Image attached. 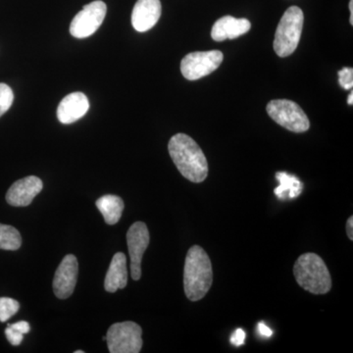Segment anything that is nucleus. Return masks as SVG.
I'll return each instance as SVG.
<instances>
[{"mask_svg": "<svg viewBox=\"0 0 353 353\" xmlns=\"http://www.w3.org/2000/svg\"><path fill=\"white\" fill-rule=\"evenodd\" d=\"M168 150L176 169L190 182L202 183L208 178V159L196 141L188 134L172 137Z\"/></svg>", "mask_w": 353, "mask_h": 353, "instance_id": "f257e3e1", "label": "nucleus"}, {"mask_svg": "<svg viewBox=\"0 0 353 353\" xmlns=\"http://www.w3.org/2000/svg\"><path fill=\"white\" fill-rule=\"evenodd\" d=\"M213 283L211 260L203 248H190L183 267V290L192 301H199L208 294Z\"/></svg>", "mask_w": 353, "mask_h": 353, "instance_id": "f03ea898", "label": "nucleus"}, {"mask_svg": "<svg viewBox=\"0 0 353 353\" xmlns=\"http://www.w3.org/2000/svg\"><path fill=\"white\" fill-rule=\"evenodd\" d=\"M297 284L313 294H325L332 289L331 274L324 260L315 253H304L294 266Z\"/></svg>", "mask_w": 353, "mask_h": 353, "instance_id": "7ed1b4c3", "label": "nucleus"}, {"mask_svg": "<svg viewBox=\"0 0 353 353\" xmlns=\"http://www.w3.org/2000/svg\"><path fill=\"white\" fill-rule=\"evenodd\" d=\"M304 16L299 7L292 6L279 23L274 41V50L280 57H288L296 51L303 29Z\"/></svg>", "mask_w": 353, "mask_h": 353, "instance_id": "20e7f679", "label": "nucleus"}, {"mask_svg": "<svg viewBox=\"0 0 353 353\" xmlns=\"http://www.w3.org/2000/svg\"><path fill=\"white\" fill-rule=\"evenodd\" d=\"M143 330L137 323H116L106 334L109 352L139 353L143 347Z\"/></svg>", "mask_w": 353, "mask_h": 353, "instance_id": "39448f33", "label": "nucleus"}, {"mask_svg": "<svg viewBox=\"0 0 353 353\" xmlns=\"http://www.w3.org/2000/svg\"><path fill=\"white\" fill-rule=\"evenodd\" d=\"M266 110L272 119L290 132H303L310 128L307 115L296 102L288 99L272 101Z\"/></svg>", "mask_w": 353, "mask_h": 353, "instance_id": "423d86ee", "label": "nucleus"}, {"mask_svg": "<svg viewBox=\"0 0 353 353\" xmlns=\"http://www.w3.org/2000/svg\"><path fill=\"white\" fill-rule=\"evenodd\" d=\"M223 59L224 55L219 50L190 53L181 62V71L187 80H199L219 68Z\"/></svg>", "mask_w": 353, "mask_h": 353, "instance_id": "0eeeda50", "label": "nucleus"}, {"mask_svg": "<svg viewBox=\"0 0 353 353\" xmlns=\"http://www.w3.org/2000/svg\"><path fill=\"white\" fill-rule=\"evenodd\" d=\"M108 7L101 0H95L83 6L70 26V32L77 39H85L99 29L106 16Z\"/></svg>", "mask_w": 353, "mask_h": 353, "instance_id": "6e6552de", "label": "nucleus"}, {"mask_svg": "<svg viewBox=\"0 0 353 353\" xmlns=\"http://www.w3.org/2000/svg\"><path fill=\"white\" fill-rule=\"evenodd\" d=\"M150 232L143 222H136L130 227L127 233V243L131 260L132 280L139 281L141 277V260L143 253L150 245Z\"/></svg>", "mask_w": 353, "mask_h": 353, "instance_id": "1a4fd4ad", "label": "nucleus"}, {"mask_svg": "<svg viewBox=\"0 0 353 353\" xmlns=\"http://www.w3.org/2000/svg\"><path fill=\"white\" fill-rule=\"evenodd\" d=\"M78 272L79 264L75 255H66L58 266L53 280V290L58 299H66L73 294Z\"/></svg>", "mask_w": 353, "mask_h": 353, "instance_id": "9d476101", "label": "nucleus"}, {"mask_svg": "<svg viewBox=\"0 0 353 353\" xmlns=\"http://www.w3.org/2000/svg\"><path fill=\"white\" fill-rule=\"evenodd\" d=\"M43 188V181L38 176H26L11 185L6 194V201L11 206L24 208L32 203Z\"/></svg>", "mask_w": 353, "mask_h": 353, "instance_id": "9b49d317", "label": "nucleus"}, {"mask_svg": "<svg viewBox=\"0 0 353 353\" xmlns=\"http://www.w3.org/2000/svg\"><path fill=\"white\" fill-rule=\"evenodd\" d=\"M161 16L160 0H138L132 13V24L134 29L145 32L152 29Z\"/></svg>", "mask_w": 353, "mask_h": 353, "instance_id": "f8f14e48", "label": "nucleus"}, {"mask_svg": "<svg viewBox=\"0 0 353 353\" xmlns=\"http://www.w3.org/2000/svg\"><path fill=\"white\" fill-rule=\"evenodd\" d=\"M90 102L87 95L77 92L65 97L57 108L58 120L62 124H72L87 114Z\"/></svg>", "mask_w": 353, "mask_h": 353, "instance_id": "ddd939ff", "label": "nucleus"}, {"mask_svg": "<svg viewBox=\"0 0 353 353\" xmlns=\"http://www.w3.org/2000/svg\"><path fill=\"white\" fill-rule=\"evenodd\" d=\"M252 24L248 19H236L232 16H224L216 21L211 31V37L215 41H224L243 36L250 30Z\"/></svg>", "mask_w": 353, "mask_h": 353, "instance_id": "4468645a", "label": "nucleus"}, {"mask_svg": "<svg viewBox=\"0 0 353 353\" xmlns=\"http://www.w3.org/2000/svg\"><path fill=\"white\" fill-rule=\"evenodd\" d=\"M128 284L127 257L124 253L118 252L111 260L108 273H106L104 288L106 292H115L124 289Z\"/></svg>", "mask_w": 353, "mask_h": 353, "instance_id": "2eb2a0df", "label": "nucleus"}, {"mask_svg": "<svg viewBox=\"0 0 353 353\" xmlns=\"http://www.w3.org/2000/svg\"><path fill=\"white\" fill-rule=\"evenodd\" d=\"M97 209L101 211L106 224L115 225L119 222L124 210V201L120 196L106 194L95 202Z\"/></svg>", "mask_w": 353, "mask_h": 353, "instance_id": "dca6fc26", "label": "nucleus"}, {"mask_svg": "<svg viewBox=\"0 0 353 353\" xmlns=\"http://www.w3.org/2000/svg\"><path fill=\"white\" fill-rule=\"evenodd\" d=\"M277 179L280 185L274 192L281 199H296L303 192V183L296 176H290L285 172H279Z\"/></svg>", "mask_w": 353, "mask_h": 353, "instance_id": "f3484780", "label": "nucleus"}, {"mask_svg": "<svg viewBox=\"0 0 353 353\" xmlns=\"http://www.w3.org/2000/svg\"><path fill=\"white\" fill-rule=\"evenodd\" d=\"M22 245V238L17 229L0 224V250H17Z\"/></svg>", "mask_w": 353, "mask_h": 353, "instance_id": "a211bd4d", "label": "nucleus"}, {"mask_svg": "<svg viewBox=\"0 0 353 353\" xmlns=\"http://www.w3.org/2000/svg\"><path fill=\"white\" fill-rule=\"evenodd\" d=\"M20 304L10 297H0V321L6 322L19 310Z\"/></svg>", "mask_w": 353, "mask_h": 353, "instance_id": "6ab92c4d", "label": "nucleus"}, {"mask_svg": "<svg viewBox=\"0 0 353 353\" xmlns=\"http://www.w3.org/2000/svg\"><path fill=\"white\" fill-rule=\"evenodd\" d=\"M14 94L6 83H0V117L12 106Z\"/></svg>", "mask_w": 353, "mask_h": 353, "instance_id": "aec40b11", "label": "nucleus"}, {"mask_svg": "<svg viewBox=\"0 0 353 353\" xmlns=\"http://www.w3.org/2000/svg\"><path fill=\"white\" fill-rule=\"evenodd\" d=\"M340 76V85L345 90H352L353 87V70L352 68H343L339 72Z\"/></svg>", "mask_w": 353, "mask_h": 353, "instance_id": "412c9836", "label": "nucleus"}, {"mask_svg": "<svg viewBox=\"0 0 353 353\" xmlns=\"http://www.w3.org/2000/svg\"><path fill=\"white\" fill-rule=\"evenodd\" d=\"M6 336L9 343L12 345H15V347L16 345H21L23 338H24V334L14 329L11 325H8V327L6 329Z\"/></svg>", "mask_w": 353, "mask_h": 353, "instance_id": "4be33fe9", "label": "nucleus"}, {"mask_svg": "<svg viewBox=\"0 0 353 353\" xmlns=\"http://www.w3.org/2000/svg\"><path fill=\"white\" fill-rule=\"evenodd\" d=\"M245 332L243 329H236V331L232 334L231 343L234 347H241L245 343Z\"/></svg>", "mask_w": 353, "mask_h": 353, "instance_id": "5701e85b", "label": "nucleus"}, {"mask_svg": "<svg viewBox=\"0 0 353 353\" xmlns=\"http://www.w3.org/2000/svg\"><path fill=\"white\" fill-rule=\"evenodd\" d=\"M11 326H12L14 329L17 330V331H19L20 333H22L23 334L29 333L30 330H31V326H30L29 323L26 321L17 322L15 323V324H11Z\"/></svg>", "mask_w": 353, "mask_h": 353, "instance_id": "b1692460", "label": "nucleus"}, {"mask_svg": "<svg viewBox=\"0 0 353 353\" xmlns=\"http://www.w3.org/2000/svg\"><path fill=\"white\" fill-rule=\"evenodd\" d=\"M257 332H259L260 336H264V338H270L272 334H273L272 330L268 326H266L264 323H259L257 325Z\"/></svg>", "mask_w": 353, "mask_h": 353, "instance_id": "393cba45", "label": "nucleus"}, {"mask_svg": "<svg viewBox=\"0 0 353 353\" xmlns=\"http://www.w3.org/2000/svg\"><path fill=\"white\" fill-rule=\"evenodd\" d=\"M347 233L350 241L353 240V217L348 218L347 223Z\"/></svg>", "mask_w": 353, "mask_h": 353, "instance_id": "a878e982", "label": "nucleus"}, {"mask_svg": "<svg viewBox=\"0 0 353 353\" xmlns=\"http://www.w3.org/2000/svg\"><path fill=\"white\" fill-rule=\"evenodd\" d=\"M350 24L353 25V0H350Z\"/></svg>", "mask_w": 353, "mask_h": 353, "instance_id": "bb28decb", "label": "nucleus"}, {"mask_svg": "<svg viewBox=\"0 0 353 353\" xmlns=\"http://www.w3.org/2000/svg\"><path fill=\"white\" fill-rule=\"evenodd\" d=\"M347 102H348V104H350V105H352V103H353V94H352V92H350V95H348Z\"/></svg>", "mask_w": 353, "mask_h": 353, "instance_id": "cd10ccee", "label": "nucleus"}, {"mask_svg": "<svg viewBox=\"0 0 353 353\" xmlns=\"http://www.w3.org/2000/svg\"><path fill=\"white\" fill-rule=\"evenodd\" d=\"M75 353H83V350H77Z\"/></svg>", "mask_w": 353, "mask_h": 353, "instance_id": "c85d7f7f", "label": "nucleus"}]
</instances>
